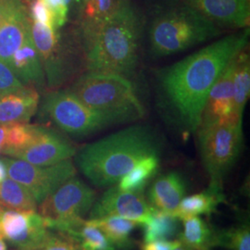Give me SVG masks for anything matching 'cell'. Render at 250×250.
<instances>
[{"mask_svg":"<svg viewBox=\"0 0 250 250\" xmlns=\"http://www.w3.org/2000/svg\"><path fill=\"white\" fill-rule=\"evenodd\" d=\"M249 36L246 28L224 37L161 73L162 93L189 132H197L209 91L227 65L247 47Z\"/></svg>","mask_w":250,"mask_h":250,"instance_id":"6da1fadb","label":"cell"},{"mask_svg":"<svg viewBox=\"0 0 250 250\" xmlns=\"http://www.w3.org/2000/svg\"><path fill=\"white\" fill-rule=\"evenodd\" d=\"M151 130L134 125L84 146L77 156L82 173L99 188L112 187L144 158L159 155Z\"/></svg>","mask_w":250,"mask_h":250,"instance_id":"7a4b0ae2","label":"cell"},{"mask_svg":"<svg viewBox=\"0 0 250 250\" xmlns=\"http://www.w3.org/2000/svg\"><path fill=\"white\" fill-rule=\"evenodd\" d=\"M141 32L142 18L130 0L83 45L88 71L128 78L138 64Z\"/></svg>","mask_w":250,"mask_h":250,"instance_id":"3957f363","label":"cell"},{"mask_svg":"<svg viewBox=\"0 0 250 250\" xmlns=\"http://www.w3.org/2000/svg\"><path fill=\"white\" fill-rule=\"evenodd\" d=\"M70 91L114 125L137 121L145 115L133 83L121 74L88 71L76 80Z\"/></svg>","mask_w":250,"mask_h":250,"instance_id":"277c9868","label":"cell"},{"mask_svg":"<svg viewBox=\"0 0 250 250\" xmlns=\"http://www.w3.org/2000/svg\"><path fill=\"white\" fill-rule=\"evenodd\" d=\"M221 29L187 4L159 12L149 28L152 53L166 57L211 40Z\"/></svg>","mask_w":250,"mask_h":250,"instance_id":"5b68a950","label":"cell"},{"mask_svg":"<svg viewBox=\"0 0 250 250\" xmlns=\"http://www.w3.org/2000/svg\"><path fill=\"white\" fill-rule=\"evenodd\" d=\"M202 163L211 188L224 189V180L237 161L243 145L242 120L230 117L198 126Z\"/></svg>","mask_w":250,"mask_h":250,"instance_id":"8992f818","label":"cell"},{"mask_svg":"<svg viewBox=\"0 0 250 250\" xmlns=\"http://www.w3.org/2000/svg\"><path fill=\"white\" fill-rule=\"evenodd\" d=\"M96 200V191L73 176L39 204L38 213L48 230L71 237L84 223L83 216L89 212Z\"/></svg>","mask_w":250,"mask_h":250,"instance_id":"52a82bcc","label":"cell"},{"mask_svg":"<svg viewBox=\"0 0 250 250\" xmlns=\"http://www.w3.org/2000/svg\"><path fill=\"white\" fill-rule=\"evenodd\" d=\"M43 110L59 128L74 136H85L114 125L107 117L85 105L70 90L54 91L43 102Z\"/></svg>","mask_w":250,"mask_h":250,"instance_id":"ba28073f","label":"cell"},{"mask_svg":"<svg viewBox=\"0 0 250 250\" xmlns=\"http://www.w3.org/2000/svg\"><path fill=\"white\" fill-rule=\"evenodd\" d=\"M0 160L6 166L9 178L25 187L37 204H40L67 180L76 175V169L71 160L49 166H37L10 157Z\"/></svg>","mask_w":250,"mask_h":250,"instance_id":"9c48e42d","label":"cell"},{"mask_svg":"<svg viewBox=\"0 0 250 250\" xmlns=\"http://www.w3.org/2000/svg\"><path fill=\"white\" fill-rule=\"evenodd\" d=\"M75 154L76 148L68 139L52 129L39 126L30 143L5 155L37 166H49L71 160Z\"/></svg>","mask_w":250,"mask_h":250,"instance_id":"30bf717a","label":"cell"},{"mask_svg":"<svg viewBox=\"0 0 250 250\" xmlns=\"http://www.w3.org/2000/svg\"><path fill=\"white\" fill-rule=\"evenodd\" d=\"M47 232L43 217L34 209H5L0 219V235L17 250H35Z\"/></svg>","mask_w":250,"mask_h":250,"instance_id":"8fae6325","label":"cell"},{"mask_svg":"<svg viewBox=\"0 0 250 250\" xmlns=\"http://www.w3.org/2000/svg\"><path fill=\"white\" fill-rule=\"evenodd\" d=\"M152 213L153 208L144 196V192L125 191L114 185L96 200L90 209V219L117 216L142 225L150 219Z\"/></svg>","mask_w":250,"mask_h":250,"instance_id":"7c38bea8","label":"cell"},{"mask_svg":"<svg viewBox=\"0 0 250 250\" xmlns=\"http://www.w3.org/2000/svg\"><path fill=\"white\" fill-rule=\"evenodd\" d=\"M30 34L45 72L49 87H58L67 79L69 63L57 30L34 21L30 22Z\"/></svg>","mask_w":250,"mask_h":250,"instance_id":"4fadbf2b","label":"cell"},{"mask_svg":"<svg viewBox=\"0 0 250 250\" xmlns=\"http://www.w3.org/2000/svg\"><path fill=\"white\" fill-rule=\"evenodd\" d=\"M0 21V60L8 63L30 36L31 19L21 0H2Z\"/></svg>","mask_w":250,"mask_h":250,"instance_id":"5bb4252c","label":"cell"},{"mask_svg":"<svg viewBox=\"0 0 250 250\" xmlns=\"http://www.w3.org/2000/svg\"><path fill=\"white\" fill-rule=\"evenodd\" d=\"M217 26L247 28L250 25V0H184Z\"/></svg>","mask_w":250,"mask_h":250,"instance_id":"9a60e30c","label":"cell"},{"mask_svg":"<svg viewBox=\"0 0 250 250\" xmlns=\"http://www.w3.org/2000/svg\"><path fill=\"white\" fill-rule=\"evenodd\" d=\"M236 57L227 65L209 91L202 112L200 125L222 121L231 117L232 83Z\"/></svg>","mask_w":250,"mask_h":250,"instance_id":"2e32d148","label":"cell"},{"mask_svg":"<svg viewBox=\"0 0 250 250\" xmlns=\"http://www.w3.org/2000/svg\"><path fill=\"white\" fill-rule=\"evenodd\" d=\"M130 0H82L77 20L79 21L81 38L86 45L99 28Z\"/></svg>","mask_w":250,"mask_h":250,"instance_id":"e0dca14e","label":"cell"},{"mask_svg":"<svg viewBox=\"0 0 250 250\" xmlns=\"http://www.w3.org/2000/svg\"><path fill=\"white\" fill-rule=\"evenodd\" d=\"M39 94L33 86L0 96V125L27 123L36 114Z\"/></svg>","mask_w":250,"mask_h":250,"instance_id":"ac0fdd59","label":"cell"},{"mask_svg":"<svg viewBox=\"0 0 250 250\" xmlns=\"http://www.w3.org/2000/svg\"><path fill=\"white\" fill-rule=\"evenodd\" d=\"M7 64L24 85L35 88L36 86L43 87L45 85V72L31 34Z\"/></svg>","mask_w":250,"mask_h":250,"instance_id":"d6986e66","label":"cell"},{"mask_svg":"<svg viewBox=\"0 0 250 250\" xmlns=\"http://www.w3.org/2000/svg\"><path fill=\"white\" fill-rule=\"evenodd\" d=\"M187 187L177 172H169L157 179L148 191V204L152 208L170 214L185 197Z\"/></svg>","mask_w":250,"mask_h":250,"instance_id":"ffe728a7","label":"cell"},{"mask_svg":"<svg viewBox=\"0 0 250 250\" xmlns=\"http://www.w3.org/2000/svg\"><path fill=\"white\" fill-rule=\"evenodd\" d=\"M224 201V189L208 187L198 194L184 197L170 215L181 221L199 215H210Z\"/></svg>","mask_w":250,"mask_h":250,"instance_id":"44dd1931","label":"cell"},{"mask_svg":"<svg viewBox=\"0 0 250 250\" xmlns=\"http://www.w3.org/2000/svg\"><path fill=\"white\" fill-rule=\"evenodd\" d=\"M88 221L101 230L116 250H130L134 248V242L131 233L135 227L140 225L138 223L117 216L90 219Z\"/></svg>","mask_w":250,"mask_h":250,"instance_id":"7402d4cb","label":"cell"},{"mask_svg":"<svg viewBox=\"0 0 250 250\" xmlns=\"http://www.w3.org/2000/svg\"><path fill=\"white\" fill-rule=\"evenodd\" d=\"M216 229L199 216L183 220V231L178 234L181 245L190 250H211L215 248Z\"/></svg>","mask_w":250,"mask_h":250,"instance_id":"603a6c76","label":"cell"},{"mask_svg":"<svg viewBox=\"0 0 250 250\" xmlns=\"http://www.w3.org/2000/svg\"><path fill=\"white\" fill-rule=\"evenodd\" d=\"M250 95V56L244 48L237 55L235 60V69L232 83V105L231 117L243 119Z\"/></svg>","mask_w":250,"mask_h":250,"instance_id":"cb8c5ba5","label":"cell"},{"mask_svg":"<svg viewBox=\"0 0 250 250\" xmlns=\"http://www.w3.org/2000/svg\"><path fill=\"white\" fill-rule=\"evenodd\" d=\"M160 166L158 155H150L139 161L132 170L118 182V187L130 192H144Z\"/></svg>","mask_w":250,"mask_h":250,"instance_id":"d4e9b609","label":"cell"},{"mask_svg":"<svg viewBox=\"0 0 250 250\" xmlns=\"http://www.w3.org/2000/svg\"><path fill=\"white\" fill-rule=\"evenodd\" d=\"M0 206L4 209L36 210L37 203L25 187L12 179L5 178L0 183Z\"/></svg>","mask_w":250,"mask_h":250,"instance_id":"484cf974","label":"cell"},{"mask_svg":"<svg viewBox=\"0 0 250 250\" xmlns=\"http://www.w3.org/2000/svg\"><path fill=\"white\" fill-rule=\"evenodd\" d=\"M144 242L170 240L178 230V219L153 208L150 219L142 224Z\"/></svg>","mask_w":250,"mask_h":250,"instance_id":"4316f807","label":"cell"},{"mask_svg":"<svg viewBox=\"0 0 250 250\" xmlns=\"http://www.w3.org/2000/svg\"><path fill=\"white\" fill-rule=\"evenodd\" d=\"M71 237L82 250H116L101 230L89 221H84Z\"/></svg>","mask_w":250,"mask_h":250,"instance_id":"83f0119b","label":"cell"},{"mask_svg":"<svg viewBox=\"0 0 250 250\" xmlns=\"http://www.w3.org/2000/svg\"><path fill=\"white\" fill-rule=\"evenodd\" d=\"M216 247L229 250H250V225L240 224L229 229L216 230Z\"/></svg>","mask_w":250,"mask_h":250,"instance_id":"f1b7e54d","label":"cell"},{"mask_svg":"<svg viewBox=\"0 0 250 250\" xmlns=\"http://www.w3.org/2000/svg\"><path fill=\"white\" fill-rule=\"evenodd\" d=\"M37 125H27L26 123H17L8 125V134L6 146L2 153L17 150L30 143L35 137L37 131Z\"/></svg>","mask_w":250,"mask_h":250,"instance_id":"f546056e","label":"cell"},{"mask_svg":"<svg viewBox=\"0 0 250 250\" xmlns=\"http://www.w3.org/2000/svg\"><path fill=\"white\" fill-rule=\"evenodd\" d=\"M34 250H82L72 237L48 230L44 240Z\"/></svg>","mask_w":250,"mask_h":250,"instance_id":"4dcf8cb0","label":"cell"},{"mask_svg":"<svg viewBox=\"0 0 250 250\" xmlns=\"http://www.w3.org/2000/svg\"><path fill=\"white\" fill-rule=\"evenodd\" d=\"M28 14L32 21L56 30L53 14L44 0H30Z\"/></svg>","mask_w":250,"mask_h":250,"instance_id":"1f68e13d","label":"cell"},{"mask_svg":"<svg viewBox=\"0 0 250 250\" xmlns=\"http://www.w3.org/2000/svg\"><path fill=\"white\" fill-rule=\"evenodd\" d=\"M24 86L11 71L9 65L0 60V96L21 89Z\"/></svg>","mask_w":250,"mask_h":250,"instance_id":"d6a6232c","label":"cell"},{"mask_svg":"<svg viewBox=\"0 0 250 250\" xmlns=\"http://www.w3.org/2000/svg\"><path fill=\"white\" fill-rule=\"evenodd\" d=\"M53 14L56 30L64 26L69 19V12L62 0H44Z\"/></svg>","mask_w":250,"mask_h":250,"instance_id":"836d02e7","label":"cell"},{"mask_svg":"<svg viewBox=\"0 0 250 250\" xmlns=\"http://www.w3.org/2000/svg\"><path fill=\"white\" fill-rule=\"evenodd\" d=\"M181 246L176 238L175 240H158V241L144 242L140 247L141 250H173Z\"/></svg>","mask_w":250,"mask_h":250,"instance_id":"e575fe53","label":"cell"},{"mask_svg":"<svg viewBox=\"0 0 250 250\" xmlns=\"http://www.w3.org/2000/svg\"><path fill=\"white\" fill-rule=\"evenodd\" d=\"M62 1L64 5L66 6V8L68 9L69 15L72 13V14L76 15V17H78L82 0H62Z\"/></svg>","mask_w":250,"mask_h":250,"instance_id":"d590c367","label":"cell"},{"mask_svg":"<svg viewBox=\"0 0 250 250\" xmlns=\"http://www.w3.org/2000/svg\"><path fill=\"white\" fill-rule=\"evenodd\" d=\"M7 176V170H6V166L3 163V161L0 160V183L6 178Z\"/></svg>","mask_w":250,"mask_h":250,"instance_id":"8d00e7d4","label":"cell"},{"mask_svg":"<svg viewBox=\"0 0 250 250\" xmlns=\"http://www.w3.org/2000/svg\"><path fill=\"white\" fill-rule=\"evenodd\" d=\"M0 250H8L6 240L3 238L2 235H0Z\"/></svg>","mask_w":250,"mask_h":250,"instance_id":"74e56055","label":"cell"},{"mask_svg":"<svg viewBox=\"0 0 250 250\" xmlns=\"http://www.w3.org/2000/svg\"><path fill=\"white\" fill-rule=\"evenodd\" d=\"M2 9H3V2H2V0H0V21L2 18Z\"/></svg>","mask_w":250,"mask_h":250,"instance_id":"f35d334b","label":"cell"},{"mask_svg":"<svg viewBox=\"0 0 250 250\" xmlns=\"http://www.w3.org/2000/svg\"><path fill=\"white\" fill-rule=\"evenodd\" d=\"M188 250V248H186V247H184V246H182V245H181V246H179L178 248H176V249H175V250Z\"/></svg>","mask_w":250,"mask_h":250,"instance_id":"ab89813d","label":"cell"},{"mask_svg":"<svg viewBox=\"0 0 250 250\" xmlns=\"http://www.w3.org/2000/svg\"><path fill=\"white\" fill-rule=\"evenodd\" d=\"M5 209L0 206V219H1V216H2V213H3V211H4Z\"/></svg>","mask_w":250,"mask_h":250,"instance_id":"60d3db41","label":"cell"},{"mask_svg":"<svg viewBox=\"0 0 250 250\" xmlns=\"http://www.w3.org/2000/svg\"><path fill=\"white\" fill-rule=\"evenodd\" d=\"M3 149H4V147L0 145V153H2V151H3Z\"/></svg>","mask_w":250,"mask_h":250,"instance_id":"b9f144b4","label":"cell"}]
</instances>
